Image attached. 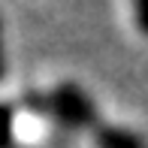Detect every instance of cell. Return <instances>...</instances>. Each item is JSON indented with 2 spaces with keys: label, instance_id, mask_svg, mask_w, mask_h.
I'll use <instances>...</instances> for the list:
<instances>
[{
  "label": "cell",
  "instance_id": "obj_3",
  "mask_svg": "<svg viewBox=\"0 0 148 148\" xmlns=\"http://www.w3.org/2000/svg\"><path fill=\"white\" fill-rule=\"evenodd\" d=\"M12 130H15V109L9 103H0V148L12 145Z\"/></svg>",
  "mask_w": 148,
  "mask_h": 148
},
{
  "label": "cell",
  "instance_id": "obj_5",
  "mask_svg": "<svg viewBox=\"0 0 148 148\" xmlns=\"http://www.w3.org/2000/svg\"><path fill=\"white\" fill-rule=\"evenodd\" d=\"M6 76V49H3V21H0V82Z\"/></svg>",
  "mask_w": 148,
  "mask_h": 148
},
{
  "label": "cell",
  "instance_id": "obj_2",
  "mask_svg": "<svg viewBox=\"0 0 148 148\" xmlns=\"http://www.w3.org/2000/svg\"><path fill=\"white\" fill-rule=\"evenodd\" d=\"M94 142H97V148H145L142 139L124 127H97Z\"/></svg>",
  "mask_w": 148,
  "mask_h": 148
},
{
  "label": "cell",
  "instance_id": "obj_1",
  "mask_svg": "<svg viewBox=\"0 0 148 148\" xmlns=\"http://www.w3.org/2000/svg\"><path fill=\"white\" fill-rule=\"evenodd\" d=\"M49 109L70 127H88V124L97 121L94 100L73 82H64V85L55 88V94H51V100H49Z\"/></svg>",
  "mask_w": 148,
  "mask_h": 148
},
{
  "label": "cell",
  "instance_id": "obj_4",
  "mask_svg": "<svg viewBox=\"0 0 148 148\" xmlns=\"http://www.w3.org/2000/svg\"><path fill=\"white\" fill-rule=\"evenodd\" d=\"M133 3V18H136V27L148 36V0H130Z\"/></svg>",
  "mask_w": 148,
  "mask_h": 148
}]
</instances>
